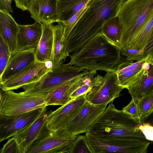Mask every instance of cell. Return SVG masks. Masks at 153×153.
Masks as SVG:
<instances>
[{
  "label": "cell",
  "instance_id": "1",
  "mask_svg": "<svg viewBox=\"0 0 153 153\" xmlns=\"http://www.w3.org/2000/svg\"><path fill=\"white\" fill-rule=\"evenodd\" d=\"M126 0H91L67 39L69 53L79 50L86 42L101 33L107 21L116 16Z\"/></svg>",
  "mask_w": 153,
  "mask_h": 153
},
{
  "label": "cell",
  "instance_id": "2",
  "mask_svg": "<svg viewBox=\"0 0 153 153\" xmlns=\"http://www.w3.org/2000/svg\"><path fill=\"white\" fill-rule=\"evenodd\" d=\"M121 55L120 49L100 33L71 55L69 63L89 71L115 72L126 60Z\"/></svg>",
  "mask_w": 153,
  "mask_h": 153
},
{
  "label": "cell",
  "instance_id": "3",
  "mask_svg": "<svg viewBox=\"0 0 153 153\" xmlns=\"http://www.w3.org/2000/svg\"><path fill=\"white\" fill-rule=\"evenodd\" d=\"M141 123L112 103L98 118L89 131L96 136L123 138L135 137L148 141L139 129Z\"/></svg>",
  "mask_w": 153,
  "mask_h": 153
},
{
  "label": "cell",
  "instance_id": "4",
  "mask_svg": "<svg viewBox=\"0 0 153 153\" xmlns=\"http://www.w3.org/2000/svg\"><path fill=\"white\" fill-rule=\"evenodd\" d=\"M153 13V0H126L116 16L122 25L120 50L129 48Z\"/></svg>",
  "mask_w": 153,
  "mask_h": 153
},
{
  "label": "cell",
  "instance_id": "5",
  "mask_svg": "<svg viewBox=\"0 0 153 153\" xmlns=\"http://www.w3.org/2000/svg\"><path fill=\"white\" fill-rule=\"evenodd\" d=\"M89 70L69 63L51 69L39 79L23 86L24 92L31 94L49 93L56 87L76 78L88 74Z\"/></svg>",
  "mask_w": 153,
  "mask_h": 153
},
{
  "label": "cell",
  "instance_id": "6",
  "mask_svg": "<svg viewBox=\"0 0 153 153\" xmlns=\"http://www.w3.org/2000/svg\"><path fill=\"white\" fill-rule=\"evenodd\" d=\"M1 89L0 115L15 117L46 106L45 100L48 93H16Z\"/></svg>",
  "mask_w": 153,
  "mask_h": 153
},
{
  "label": "cell",
  "instance_id": "7",
  "mask_svg": "<svg viewBox=\"0 0 153 153\" xmlns=\"http://www.w3.org/2000/svg\"><path fill=\"white\" fill-rule=\"evenodd\" d=\"M92 153H146L150 143L135 137L118 138L98 137L86 133Z\"/></svg>",
  "mask_w": 153,
  "mask_h": 153
},
{
  "label": "cell",
  "instance_id": "8",
  "mask_svg": "<svg viewBox=\"0 0 153 153\" xmlns=\"http://www.w3.org/2000/svg\"><path fill=\"white\" fill-rule=\"evenodd\" d=\"M106 106L94 105L86 100L78 113L66 127L58 131L70 137L86 133L89 131Z\"/></svg>",
  "mask_w": 153,
  "mask_h": 153
},
{
  "label": "cell",
  "instance_id": "9",
  "mask_svg": "<svg viewBox=\"0 0 153 153\" xmlns=\"http://www.w3.org/2000/svg\"><path fill=\"white\" fill-rule=\"evenodd\" d=\"M76 136H67L48 129L33 142L27 153H70Z\"/></svg>",
  "mask_w": 153,
  "mask_h": 153
},
{
  "label": "cell",
  "instance_id": "10",
  "mask_svg": "<svg viewBox=\"0 0 153 153\" xmlns=\"http://www.w3.org/2000/svg\"><path fill=\"white\" fill-rule=\"evenodd\" d=\"M86 95L71 99L66 104L48 114L47 128L56 131L65 128L80 110L86 100Z\"/></svg>",
  "mask_w": 153,
  "mask_h": 153
},
{
  "label": "cell",
  "instance_id": "11",
  "mask_svg": "<svg viewBox=\"0 0 153 153\" xmlns=\"http://www.w3.org/2000/svg\"><path fill=\"white\" fill-rule=\"evenodd\" d=\"M45 106L41 114L33 122L19 131L13 137L18 144L19 153H27L33 142L48 129V114Z\"/></svg>",
  "mask_w": 153,
  "mask_h": 153
},
{
  "label": "cell",
  "instance_id": "12",
  "mask_svg": "<svg viewBox=\"0 0 153 153\" xmlns=\"http://www.w3.org/2000/svg\"><path fill=\"white\" fill-rule=\"evenodd\" d=\"M103 83L95 91L88 94L86 100L98 105H106L120 96L124 89L118 84L115 72H107Z\"/></svg>",
  "mask_w": 153,
  "mask_h": 153
},
{
  "label": "cell",
  "instance_id": "13",
  "mask_svg": "<svg viewBox=\"0 0 153 153\" xmlns=\"http://www.w3.org/2000/svg\"><path fill=\"white\" fill-rule=\"evenodd\" d=\"M46 63L37 60L17 75L0 84L1 88L4 91L17 89L36 81L51 69V66Z\"/></svg>",
  "mask_w": 153,
  "mask_h": 153
},
{
  "label": "cell",
  "instance_id": "14",
  "mask_svg": "<svg viewBox=\"0 0 153 153\" xmlns=\"http://www.w3.org/2000/svg\"><path fill=\"white\" fill-rule=\"evenodd\" d=\"M44 107L13 117L0 115V142L12 137L34 121L41 114Z\"/></svg>",
  "mask_w": 153,
  "mask_h": 153
},
{
  "label": "cell",
  "instance_id": "15",
  "mask_svg": "<svg viewBox=\"0 0 153 153\" xmlns=\"http://www.w3.org/2000/svg\"><path fill=\"white\" fill-rule=\"evenodd\" d=\"M36 51H18L11 53L2 74L0 76V84L12 78L34 63L36 61Z\"/></svg>",
  "mask_w": 153,
  "mask_h": 153
},
{
  "label": "cell",
  "instance_id": "16",
  "mask_svg": "<svg viewBox=\"0 0 153 153\" xmlns=\"http://www.w3.org/2000/svg\"><path fill=\"white\" fill-rule=\"evenodd\" d=\"M58 0H35L28 10L31 17L40 25L59 21Z\"/></svg>",
  "mask_w": 153,
  "mask_h": 153
},
{
  "label": "cell",
  "instance_id": "17",
  "mask_svg": "<svg viewBox=\"0 0 153 153\" xmlns=\"http://www.w3.org/2000/svg\"><path fill=\"white\" fill-rule=\"evenodd\" d=\"M146 58L135 62L133 60H126L119 65L115 73L120 86L127 89L137 79L148 63Z\"/></svg>",
  "mask_w": 153,
  "mask_h": 153
},
{
  "label": "cell",
  "instance_id": "18",
  "mask_svg": "<svg viewBox=\"0 0 153 153\" xmlns=\"http://www.w3.org/2000/svg\"><path fill=\"white\" fill-rule=\"evenodd\" d=\"M18 28L17 50L36 51L42 35V26L36 22L30 25L18 24Z\"/></svg>",
  "mask_w": 153,
  "mask_h": 153
},
{
  "label": "cell",
  "instance_id": "19",
  "mask_svg": "<svg viewBox=\"0 0 153 153\" xmlns=\"http://www.w3.org/2000/svg\"><path fill=\"white\" fill-rule=\"evenodd\" d=\"M53 33V50L50 62L51 67L54 68L63 64L70 56L67 51L68 40L64 36V27L61 22L52 24Z\"/></svg>",
  "mask_w": 153,
  "mask_h": 153
},
{
  "label": "cell",
  "instance_id": "20",
  "mask_svg": "<svg viewBox=\"0 0 153 153\" xmlns=\"http://www.w3.org/2000/svg\"><path fill=\"white\" fill-rule=\"evenodd\" d=\"M127 89L137 103L144 95L153 94V66L148 63L141 75Z\"/></svg>",
  "mask_w": 153,
  "mask_h": 153
},
{
  "label": "cell",
  "instance_id": "21",
  "mask_svg": "<svg viewBox=\"0 0 153 153\" xmlns=\"http://www.w3.org/2000/svg\"><path fill=\"white\" fill-rule=\"evenodd\" d=\"M17 24L9 13L0 10V36L8 45L12 53L17 49Z\"/></svg>",
  "mask_w": 153,
  "mask_h": 153
},
{
  "label": "cell",
  "instance_id": "22",
  "mask_svg": "<svg viewBox=\"0 0 153 153\" xmlns=\"http://www.w3.org/2000/svg\"><path fill=\"white\" fill-rule=\"evenodd\" d=\"M52 24H44L41 25L42 29V34L35 52L36 57L37 61L50 62L53 40Z\"/></svg>",
  "mask_w": 153,
  "mask_h": 153
},
{
  "label": "cell",
  "instance_id": "23",
  "mask_svg": "<svg viewBox=\"0 0 153 153\" xmlns=\"http://www.w3.org/2000/svg\"><path fill=\"white\" fill-rule=\"evenodd\" d=\"M79 76L56 87L49 92L45 100V105L47 106L52 105L62 106L71 100L70 94L73 91L74 84Z\"/></svg>",
  "mask_w": 153,
  "mask_h": 153
},
{
  "label": "cell",
  "instance_id": "24",
  "mask_svg": "<svg viewBox=\"0 0 153 153\" xmlns=\"http://www.w3.org/2000/svg\"><path fill=\"white\" fill-rule=\"evenodd\" d=\"M97 71H90L84 76L82 82L70 95L72 99L81 95L92 92L97 89L103 83L104 76L98 74Z\"/></svg>",
  "mask_w": 153,
  "mask_h": 153
},
{
  "label": "cell",
  "instance_id": "25",
  "mask_svg": "<svg viewBox=\"0 0 153 153\" xmlns=\"http://www.w3.org/2000/svg\"><path fill=\"white\" fill-rule=\"evenodd\" d=\"M91 0H58V22L62 23L68 20ZM57 22V23H58Z\"/></svg>",
  "mask_w": 153,
  "mask_h": 153
},
{
  "label": "cell",
  "instance_id": "26",
  "mask_svg": "<svg viewBox=\"0 0 153 153\" xmlns=\"http://www.w3.org/2000/svg\"><path fill=\"white\" fill-rule=\"evenodd\" d=\"M122 33L121 23L117 16L105 22L101 31V33L108 41L119 48Z\"/></svg>",
  "mask_w": 153,
  "mask_h": 153
},
{
  "label": "cell",
  "instance_id": "27",
  "mask_svg": "<svg viewBox=\"0 0 153 153\" xmlns=\"http://www.w3.org/2000/svg\"><path fill=\"white\" fill-rule=\"evenodd\" d=\"M153 32V13L129 48L143 51Z\"/></svg>",
  "mask_w": 153,
  "mask_h": 153
},
{
  "label": "cell",
  "instance_id": "28",
  "mask_svg": "<svg viewBox=\"0 0 153 153\" xmlns=\"http://www.w3.org/2000/svg\"><path fill=\"white\" fill-rule=\"evenodd\" d=\"M137 103L141 119L153 111V94L144 95Z\"/></svg>",
  "mask_w": 153,
  "mask_h": 153
},
{
  "label": "cell",
  "instance_id": "29",
  "mask_svg": "<svg viewBox=\"0 0 153 153\" xmlns=\"http://www.w3.org/2000/svg\"><path fill=\"white\" fill-rule=\"evenodd\" d=\"M88 6L89 4L85 5L68 20L62 23L64 27V36L66 39H68L70 33Z\"/></svg>",
  "mask_w": 153,
  "mask_h": 153
},
{
  "label": "cell",
  "instance_id": "30",
  "mask_svg": "<svg viewBox=\"0 0 153 153\" xmlns=\"http://www.w3.org/2000/svg\"><path fill=\"white\" fill-rule=\"evenodd\" d=\"M70 153H92L85 135L77 136Z\"/></svg>",
  "mask_w": 153,
  "mask_h": 153
},
{
  "label": "cell",
  "instance_id": "31",
  "mask_svg": "<svg viewBox=\"0 0 153 153\" xmlns=\"http://www.w3.org/2000/svg\"><path fill=\"white\" fill-rule=\"evenodd\" d=\"M11 53L8 45L0 36V76L4 71Z\"/></svg>",
  "mask_w": 153,
  "mask_h": 153
},
{
  "label": "cell",
  "instance_id": "32",
  "mask_svg": "<svg viewBox=\"0 0 153 153\" xmlns=\"http://www.w3.org/2000/svg\"><path fill=\"white\" fill-rule=\"evenodd\" d=\"M122 55L126 57L127 60H135L138 61L141 60L147 56L146 55L143 51L137 49L127 48L121 50Z\"/></svg>",
  "mask_w": 153,
  "mask_h": 153
},
{
  "label": "cell",
  "instance_id": "33",
  "mask_svg": "<svg viewBox=\"0 0 153 153\" xmlns=\"http://www.w3.org/2000/svg\"><path fill=\"white\" fill-rule=\"evenodd\" d=\"M122 110L134 120L142 124L137 103L132 99L130 102Z\"/></svg>",
  "mask_w": 153,
  "mask_h": 153
},
{
  "label": "cell",
  "instance_id": "34",
  "mask_svg": "<svg viewBox=\"0 0 153 153\" xmlns=\"http://www.w3.org/2000/svg\"><path fill=\"white\" fill-rule=\"evenodd\" d=\"M1 153H19L17 143L13 137L8 139L0 149Z\"/></svg>",
  "mask_w": 153,
  "mask_h": 153
},
{
  "label": "cell",
  "instance_id": "35",
  "mask_svg": "<svg viewBox=\"0 0 153 153\" xmlns=\"http://www.w3.org/2000/svg\"><path fill=\"white\" fill-rule=\"evenodd\" d=\"M139 129L148 141L153 142V126L148 123L141 124Z\"/></svg>",
  "mask_w": 153,
  "mask_h": 153
},
{
  "label": "cell",
  "instance_id": "36",
  "mask_svg": "<svg viewBox=\"0 0 153 153\" xmlns=\"http://www.w3.org/2000/svg\"><path fill=\"white\" fill-rule=\"evenodd\" d=\"M34 0H14L16 6L23 11L28 10Z\"/></svg>",
  "mask_w": 153,
  "mask_h": 153
},
{
  "label": "cell",
  "instance_id": "37",
  "mask_svg": "<svg viewBox=\"0 0 153 153\" xmlns=\"http://www.w3.org/2000/svg\"><path fill=\"white\" fill-rule=\"evenodd\" d=\"M10 0H0V10L13 13Z\"/></svg>",
  "mask_w": 153,
  "mask_h": 153
},
{
  "label": "cell",
  "instance_id": "38",
  "mask_svg": "<svg viewBox=\"0 0 153 153\" xmlns=\"http://www.w3.org/2000/svg\"><path fill=\"white\" fill-rule=\"evenodd\" d=\"M153 49V32L147 44V45L143 50L145 54L147 55Z\"/></svg>",
  "mask_w": 153,
  "mask_h": 153
},
{
  "label": "cell",
  "instance_id": "39",
  "mask_svg": "<svg viewBox=\"0 0 153 153\" xmlns=\"http://www.w3.org/2000/svg\"><path fill=\"white\" fill-rule=\"evenodd\" d=\"M141 123H148L153 126V111L141 119Z\"/></svg>",
  "mask_w": 153,
  "mask_h": 153
},
{
  "label": "cell",
  "instance_id": "40",
  "mask_svg": "<svg viewBox=\"0 0 153 153\" xmlns=\"http://www.w3.org/2000/svg\"><path fill=\"white\" fill-rule=\"evenodd\" d=\"M147 62L153 66V49L146 56Z\"/></svg>",
  "mask_w": 153,
  "mask_h": 153
},
{
  "label": "cell",
  "instance_id": "41",
  "mask_svg": "<svg viewBox=\"0 0 153 153\" xmlns=\"http://www.w3.org/2000/svg\"><path fill=\"white\" fill-rule=\"evenodd\" d=\"M13 0H10V3H11V1H12Z\"/></svg>",
  "mask_w": 153,
  "mask_h": 153
},
{
  "label": "cell",
  "instance_id": "42",
  "mask_svg": "<svg viewBox=\"0 0 153 153\" xmlns=\"http://www.w3.org/2000/svg\"></svg>",
  "mask_w": 153,
  "mask_h": 153
}]
</instances>
